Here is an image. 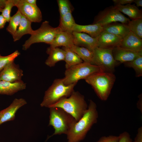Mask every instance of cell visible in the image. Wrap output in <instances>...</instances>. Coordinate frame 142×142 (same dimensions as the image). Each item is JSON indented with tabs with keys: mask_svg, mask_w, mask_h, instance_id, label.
<instances>
[{
	"mask_svg": "<svg viewBox=\"0 0 142 142\" xmlns=\"http://www.w3.org/2000/svg\"><path fill=\"white\" fill-rule=\"evenodd\" d=\"M31 23L27 18L22 15L19 26L16 31L12 36L14 41L19 40L25 35H31L32 33L34 30L32 29Z\"/></svg>",
	"mask_w": 142,
	"mask_h": 142,
	"instance_id": "cell-22",
	"label": "cell"
},
{
	"mask_svg": "<svg viewBox=\"0 0 142 142\" xmlns=\"http://www.w3.org/2000/svg\"><path fill=\"white\" fill-rule=\"evenodd\" d=\"M1 112L0 111V116H1Z\"/></svg>",
	"mask_w": 142,
	"mask_h": 142,
	"instance_id": "cell-42",
	"label": "cell"
},
{
	"mask_svg": "<svg viewBox=\"0 0 142 142\" xmlns=\"http://www.w3.org/2000/svg\"><path fill=\"white\" fill-rule=\"evenodd\" d=\"M113 54L116 61L124 63L131 61L142 55V52H134L117 47L113 48Z\"/></svg>",
	"mask_w": 142,
	"mask_h": 142,
	"instance_id": "cell-16",
	"label": "cell"
},
{
	"mask_svg": "<svg viewBox=\"0 0 142 142\" xmlns=\"http://www.w3.org/2000/svg\"><path fill=\"white\" fill-rule=\"evenodd\" d=\"M130 20L114 6L106 7L100 12L95 17L93 24H98L103 27L117 22L127 25Z\"/></svg>",
	"mask_w": 142,
	"mask_h": 142,
	"instance_id": "cell-9",
	"label": "cell"
},
{
	"mask_svg": "<svg viewBox=\"0 0 142 142\" xmlns=\"http://www.w3.org/2000/svg\"><path fill=\"white\" fill-rule=\"evenodd\" d=\"M133 3H134L136 4L137 7H142V0H134Z\"/></svg>",
	"mask_w": 142,
	"mask_h": 142,
	"instance_id": "cell-40",
	"label": "cell"
},
{
	"mask_svg": "<svg viewBox=\"0 0 142 142\" xmlns=\"http://www.w3.org/2000/svg\"><path fill=\"white\" fill-rule=\"evenodd\" d=\"M62 49L65 52L64 61L66 69L83 62L76 53L69 48L63 47Z\"/></svg>",
	"mask_w": 142,
	"mask_h": 142,
	"instance_id": "cell-24",
	"label": "cell"
},
{
	"mask_svg": "<svg viewBox=\"0 0 142 142\" xmlns=\"http://www.w3.org/2000/svg\"><path fill=\"white\" fill-rule=\"evenodd\" d=\"M75 24L72 12H69L60 17L58 26L62 31L72 33L73 28Z\"/></svg>",
	"mask_w": 142,
	"mask_h": 142,
	"instance_id": "cell-25",
	"label": "cell"
},
{
	"mask_svg": "<svg viewBox=\"0 0 142 142\" xmlns=\"http://www.w3.org/2000/svg\"><path fill=\"white\" fill-rule=\"evenodd\" d=\"M114 6L119 11L127 15L131 20L142 19L141 10L134 4L115 5Z\"/></svg>",
	"mask_w": 142,
	"mask_h": 142,
	"instance_id": "cell-23",
	"label": "cell"
},
{
	"mask_svg": "<svg viewBox=\"0 0 142 142\" xmlns=\"http://www.w3.org/2000/svg\"><path fill=\"white\" fill-rule=\"evenodd\" d=\"M16 7L22 14L32 22H40L42 20L41 11L37 5L31 4L25 0H14Z\"/></svg>",
	"mask_w": 142,
	"mask_h": 142,
	"instance_id": "cell-10",
	"label": "cell"
},
{
	"mask_svg": "<svg viewBox=\"0 0 142 142\" xmlns=\"http://www.w3.org/2000/svg\"><path fill=\"white\" fill-rule=\"evenodd\" d=\"M6 1V0H0V12H1L3 9Z\"/></svg>",
	"mask_w": 142,
	"mask_h": 142,
	"instance_id": "cell-39",
	"label": "cell"
},
{
	"mask_svg": "<svg viewBox=\"0 0 142 142\" xmlns=\"http://www.w3.org/2000/svg\"><path fill=\"white\" fill-rule=\"evenodd\" d=\"M135 142H142V126L139 128L137 130V133L135 138Z\"/></svg>",
	"mask_w": 142,
	"mask_h": 142,
	"instance_id": "cell-36",
	"label": "cell"
},
{
	"mask_svg": "<svg viewBox=\"0 0 142 142\" xmlns=\"http://www.w3.org/2000/svg\"><path fill=\"white\" fill-rule=\"evenodd\" d=\"M61 108L71 115L77 121L82 116L88 107L84 95L74 90L69 97L64 98L48 108Z\"/></svg>",
	"mask_w": 142,
	"mask_h": 142,
	"instance_id": "cell-2",
	"label": "cell"
},
{
	"mask_svg": "<svg viewBox=\"0 0 142 142\" xmlns=\"http://www.w3.org/2000/svg\"><path fill=\"white\" fill-rule=\"evenodd\" d=\"M126 67L133 68L135 70L136 77H139L142 75V55L133 60L124 63Z\"/></svg>",
	"mask_w": 142,
	"mask_h": 142,
	"instance_id": "cell-29",
	"label": "cell"
},
{
	"mask_svg": "<svg viewBox=\"0 0 142 142\" xmlns=\"http://www.w3.org/2000/svg\"><path fill=\"white\" fill-rule=\"evenodd\" d=\"M73 45L72 33L61 31L57 34L50 47L55 48L63 46L69 48Z\"/></svg>",
	"mask_w": 142,
	"mask_h": 142,
	"instance_id": "cell-18",
	"label": "cell"
},
{
	"mask_svg": "<svg viewBox=\"0 0 142 142\" xmlns=\"http://www.w3.org/2000/svg\"><path fill=\"white\" fill-rule=\"evenodd\" d=\"M13 6H14V0H6L4 7L1 12V14L8 22H9L11 18V13Z\"/></svg>",
	"mask_w": 142,
	"mask_h": 142,
	"instance_id": "cell-32",
	"label": "cell"
},
{
	"mask_svg": "<svg viewBox=\"0 0 142 142\" xmlns=\"http://www.w3.org/2000/svg\"><path fill=\"white\" fill-rule=\"evenodd\" d=\"M26 84L22 80L13 83L0 80V95H12L26 89Z\"/></svg>",
	"mask_w": 142,
	"mask_h": 142,
	"instance_id": "cell-17",
	"label": "cell"
},
{
	"mask_svg": "<svg viewBox=\"0 0 142 142\" xmlns=\"http://www.w3.org/2000/svg\"><path fill=\"white\" fill-rule=\"evenodd\" d=\"M76 84L67 85L64 84L63 78L55 79L45 91L40 106L48 108L62 98L69 97L74 91Z\"/></svg>",
	"mask_w": 142,
	"mask_h": 142,
	"instance_id": "cell-4",
	"label": "cell"
},
{
	"mask_svg": "<svg viewBox=\"0 0 142 142\" xmlns=\"http://www.w3.org/2000/svg\"><path fill=\"white\" fill-rule=\"evenodd\" d=\"M49 108V126H51L54 129L53 135L62 134H67L73 123L76 120L70 114L62 109L58 107Z\"/></svg>",
	"mask_w": 142,
	"mask_h": 142,
	"instance_id": "cell-5",
	"label": "cell"
},
{
	"mask_svg": "<svg viewBox=\"0 0 142 142\" xmlns=\"http://www.w3.org/2000/svg\"><path fill=\"white\" fill-rule=\"evenodd\" d=\"M136 52H142V39L130 31L123 39L118 47Z\"/></svg>",
	"mask_w": 142,
	"mask_h": 142,
	"instance_id": "cell-14",
	"label": "cell"
},
{
	"mask_svg": "<svg viewBox=\"0 0 142 142\" xmlns=\"http://www.w3.org/2000/svg\"><path fill=\"white\" fill-rule=\"evenodd\" d=\"M103 72H105L100 67L83 62L66 69L63 81L67 85L77 83L79 80L85 79L93 74Z\"/></svg>",
	"mask_w": 142,
	"mask_h": 142,
	"instance_id": "cell-6",
	"label": "cell"
},
{
	"mask_svg": "<svg viewBox=\"0 0 142 142\" xmlns=\"http://www.w3.org/2000/svg\"><path fill=\"white\" fill-rule=\"evenodd\" d=\"M23 72L14 60L8 64L0 72V80L11 83L18 82L22 80Z\"/></svg>",
	"mask_w": 142,
	"mask_h": 142,
	"instance_id": "cell-11",
	"label": "cell"
},
{
	"mask_svg": "<svg viewBox=\"0 0 142 142\" xmlns=\"http://www.w3.org/2000/svg\"><path fill=\"white\" fill-rule=\"evenodd\" d=\"M7 22L6 20L2 14H0V29L4 28Z\"/></svg>",
	"mask_w": 142,
	"mask_h": 142,
	"instance_id": "cell-37",
	"label": "cell"
},
{
	"mask_svg": "<svg viewBox=\"0 0 142 142\" xmlns=\"http://www.w3.org/2000/svg\"><path fill=\"white\" fill-rule=\"evenodd\" d=\"M68 48L76 53L84 62L91 64L93 57V51L85 48L74 45Z\"/></svg>",
	"mask_w": 142,
	"mask_h": 142,
	"instance_id": "cell-26",
	"label": "cell"
},
{
	"mask_svg": "<svg viewBox=\"0 0 142 142\" xmlns=\"http://www.w3.org/2000/svg\"><path fill=\"white\" fill-rule=\"evenodd\" d=\"M119 136L114 135H109L103 136L101 137L96 142H118Z\"/></svg>",
	"mask_w": 142,
	"mask_h": 142,
	"instance_id": "cell-33",
	"label": "cell"
},
{
	"mask_svg": "<svg viewBox=\"0 0 142 142\" xmlns=\"http://www.w3.org/2000/svg\"><path fill=\"white\" fill-rule=\"evenodd\" d=\"M142 96L141 95L139 97V99L137 103V107L140 111L142 113Z\"/></svg>",
	"mask_w": 142,
	"mask_h": 142,
	"instance_id": "cell-38",
	"label": "cell"
},
{
	"mask_svg": "<svg viewBox=\"0 0 142 142\" xmlns=\"http://www.w3.org/2000/svg\"><path fill=\"white\" fill-rule=\"evenodd\" d=\"M20 54L18 50H16L11 54L3 56L0 54V72L10 62L14 61Z\"/></svg>",
	"mask_w": 142,
	"mask_h": 142,
	"instance_id": "cell-30",
	"label": "cell"
},
{
	"mask_svg": "<svg viewBox=\"0 0 142 142\" xmlns=\"http://www.w3.org/2000/svg\"><path fill=\"white\" fill-rule=\"evenodd\" d=\"M134 0H113L115 5H124L133 3Z\"/></svg>",
	"mask_w": 142,
	"mask_h": 142,
	"instance_id": "cell-35",
	"label": "cell"
},
{
	"mask_svg": "<svg viewBox=\"0 0 142 142\" xmlns=\"http://www.w3.org/2000/svg\"><path fill=\"white\" fill-rule=\"evenodd\" d=\"M103 31L123 38L130 31L127 25L117 22L103 26Z\"/></svg>",
	"mask_w": 142,
	"mask_h": 142,
	"instance_id": "cell-21",
	"label": "cell"
},
{
	"mask_svg": "<svg viewBox=\"0 0 142 142\" xmlns=\"http://www.w3.org/2000/svg\"><path fill=\"white\" fill-rule=\"evenodd\" d=\"M46 52L49 55L45 63L49 67H54L57 62L64 60L65 52L62 49L58 47L52 48L50 47L48 48Z\"/></svg>",
	"mask_w": 142,
	"mask_h": 142,
	"instance_id": "cell-20",
	"label": "cell"
},
{
	"mask_svg": "<svg viewBox=\"0 0 142 142\" xmlns=\"http://www.w3.org/2000/svg\"><path fill=\"white\" fill-rule=\"evenodd\" d=\"M27 3L32 5H37L36 0H25Z\"/></svg>",
	"mask_w": 142,
	"mask_h": 142,
	"instance_id": "cell-41",
	"label": "cell"
},
{
	"mask_svg": "<svg viewBox=\"0 0 142 142\" xmlns=\"http://www.w3.org/2000/svg\"><path fill=\"white\" fill-rule=\"evenodd\" d=\"M60 17L69 12H72L70 4L67 0H57Z\"/></svg>",
	"mask_w": 142,
	"mask_h": 142,
	"instance_id": "cell-31",
	"label": "cell"
},
{
	"mask_svg": "<svg viewBox=\"0 0 142 142\" xmlns=\"http://www.w3.org/2000/svg\"><path fill=\"white\" fill-rule=\"evenodd\" d=\"M131 142H135L134 141H132Z\"/></svg>",
	"mask_w": 142,
	"mask_h": 142,
	"instance_id": "cell-43",
	"label": "cell"
},
{
	"mask_svg": "<svg viewBox=\"0 0 142 142\" xmlns=\"http://www.w3.org/2000/svg\"><path fill=\"white\" fill-rule=\"evenodd\" d=\"M127 25L130 31L142 39V19L130 20Z\"/></svg>",
	"mask_w": 142,
	"mask_h": 142,
	"instance_id": "cell-27",
	"label": "cell"
},
{
	"mask_svg": "<svg viewBox=\"0 0 142 142\" xmlns=\"http://www.w3.org/2000/svg\"><path fill=\"white\" fill-rule=\"evenodd\" d=\"M72 34L75 45L85 48L92 51L97 47V38H93L83 33L73 32Z\"/></svg>",
	"mask_w": 142,
	"mask_h": 142,
	"instance_id": "cell-13",
	"label": "cell"
},
{
	"mask_svg": "<svg viewBox=\"0 0 142 142\" xmlns=\"http://www.w3.org/2000/svg\"><path fill=\"white\" fill-rule=\"evenodd\" d=\"M22 14L18 10L11 17L9 22V24L6 28L7 31L12 36L14 34L19 26Z\"/></svg>",
	"mask_w": 142,
	"mask_h": 142,
	"instance_id": "cell-28",
	"label": "cell"
},
{
	"mask_svg": "<svg viewBox=\"0 0 142 142\" xmlns=\"http://www.w3.org/2000/svg\"><path fill=\"white\" fill-rule=\"evenodd\" d=\"M103 31V27L98 24L88 25H80L76 23L73 32L83 33L94 38H97Z\"/></svg>",
	"mask_w": 142,
	"mask_h": 142,
	"instance_id": "cell-19",
	"label": "cell"
},
{
	"mask_svg": "<svg viewBox=\"0 0 142 142\" xmlns=\"http://www.w3.org/2000/svg\"><path fill=\"white\" fill-rule=\"evenodd\" d=\"M62 31L59 27L54 28L50 26L48 21H45L42 24L40 27L34 30L30 37L22 45V49L26 50L34 43H44L50 45L57 34Z\"/></svg>",
	"mask_w": 142,
	"mask_h": 142,
	"instance_id": "cell-7",
	"label": "cell"
},
{
	"mask_svg": "<svg viewBox=\"0 0 142 142\" xmlns=\"http://www.w3.org/2000/svg\"><path fill=\"white\" fill-rule=\"evenodd\" d=\"M97 38V47L114 48L119 46L123 38L114 34L103 31Z\"/></svg>",
	"mask_w": 142,
	"mask_h": 142,
	"instance_id": "cell-15",
	"label": "cell"
},
{
	"mask_svg": "<svg viewBox=\"0 0 142 142\" xmlns=\"http://www.w3.org/2000/svg\"><path fill=\"white\" fill-rule=\"evenodd\" d=\"M115 79L116 77L112 73L105 72L94 73L85 79L103 101L108 99Z\"/></svg>",
	"mask_w": 142,
	"mask_h": 142,
	"instance_id": "cell-3",
	"label": "cell"
},
{
	"mask_svg": "<svg viewBox=\"0 0 142 142\" xmlns=\"http://www.w3.org/2000/svg\"><path fill=\"white\" fill-rule=\"evenodd\" d=\"M98 114L96 103L90 100L87 109L82 117L72 124L67 134V142H80L85 137L98 121Z\"/></svg>",
	"mask_w": 142,
	"mask_h": 142,
	"instance_id": "cell-1",
	"label": "cell"
},
{
	"mask_svg": "<svg viewBox=\"0 0 142 142\" xmlns=\"http://www.w3.org/2000/svg\"><path fill=\"white\" fill-rule=\"evenodd\" d=\"M113 49L96 47L93 51V57L91 64L100 67L105 72L112 73L118 62L114 58Z\"/></svg>",
	"mask_w": 142,
	"mask_h": 142,
	"instance_id": "cell-8",
	"label": "cell"
},
{
	"mask_svg": "<svg viewBox=\"0 0 142 142\" xmlns=\"http://www.w3.org/2000/svg\"><path fill=\"white\" fill-rule=\"evenodd\" d=\"M27 104V101L23 98H15L8 106L0 111V125L7 121L14 120L18 110Z\"/></svg>",
	"mask_w": 142,
	"mask_h": 142,
	"instance_id": "cell-12",
	"label": "cell"
},
{
	"mask_svg": "<svg viewBox=\"0 0 142 142\" xmlns=\"http://www.w3.org/2000/svg\"><path fill=\"white\" fill-rule=\"evenodd\" d=\"M118 142H131L133 141L129 134L125 131L119 134Z\"/></svg>",
	"mask_w": 142,
	"mask_h": 142,
	"instance_id": "cell-34",
	"label": "cell"
}]
</instances>
